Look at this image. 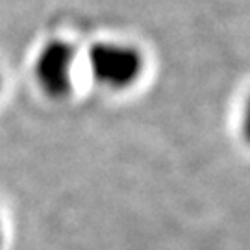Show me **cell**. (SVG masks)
<instances>
[{
	"label": "cell",
	"instance_id": "2",
	"mask_svg": "<svg viewBox=\"0 0 250 250\" xmlns=\"http://www.w3.org/2000/svg\"><path fill=\"white\" fill-rule=\"evenodd\" d=\"M76 48L65 39H52L41 46L34 63L37 85L52 99H62L72 89Z\"/></svg>",
	"mask_w": 250,
	"mask_h": 250
},
{
	"label": "cell",
	"instance_id": "4",
	"mask_svg": "<svg viewBox=\"0 0 250 250\" xmlns=\"http://www.w3.org/2000/svg\"><path fill=\"white\" fill-rule=\"evenodd\" d=\"M0 243H2V224H0Z\"/></svg>",
	"mask_w": 250,
	"mask_h": 250
},
{
	"label": "cell",
	"instance_id": "5",
	"mask_svg": "<svg viewBox=\"0 0 250 250\" xmlns=\"http://www.w3.org/2000/svg\"><path fill=\"white\" fill-rule=\"evenodd\" d=\"M0 83H2V80H0Z\"/></svg>",
	"mask_w": 250,
	"mask_h": 250
},
{
	"label": "cell",
	"instance_id": "3",
	"mask_svg": "<svg viewBox=\"0 0 250 250\" xmlns=\"http://www.w3.org/2000/svg\"><path fill=\"white\" fill-rule=\"evenodd\" d=\"M241 134L243 139L250 145V95L245 106H243V113H241Z\"/></svg>",
	"mask_w": 250,
	"mask_h": 250
},
{
	"label": "cell",
	"instance_id": "1",
	"mask_svg": "<svg viewBox=\"0 0 250 250\" xmlns=\"http://www.w3.org/2000/svg\"><path fill=\"white\" fill-rule=\"evenodd\" d=\"M87 69L93 80L109 89H126L143 74L139 48L121 41H97L87 48Z\"/></svg>",
	"mask_w": 250,
	"mask_h": 250
}]
</instances>
